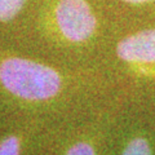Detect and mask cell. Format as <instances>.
Instances as JSON below:
<instances>
[{"mask_svg":"<svg viewBox=\"0 0 155 155\" xmlns=\"http://www.w3.org/2000/svg\"><path fill=\"white\" fill-rule=\"evenodd\" d=\"M0 81L21 98L48 100L61 89V78L49 66L25 58H7L0 64Z\"/></svg>","mask_w":155,"mask_h":155,"instance_id":"6da1fadb","label":"cell"},{"mask_svg":"<svg viewBox=\"0 0 155 155\" xmlns=\"http://www.w3.org/2000/svg\"><path fill=\"white\" fill-rule=\"evenodd\" d=\"M56 21L62 35L74 43L89 39L97 26L93 11L85 0H60Z\"/></svg>","mask_w":155,"mask_h":155,"instance_id":"7a4b0ae2","label":"cell"},{"mask_svg":"<svg viewBox=\"0 0 155 155\" xmlns=\"http://www.w3.org/2000/svg\"><path fill=\"white\" fill-rule=\"evenodd\" d=\"M123 61L133 64H155V28L124 38L116 48Z\"/></svg>","mask_w":155,"mask_h":155,"instance_id":"3957f363","label":"cell"},{"mask_svg":"<svg viewBox=\"0 0 155 155\" xmlns=\"http://www.w3.org/2000/svg\"><path fill=\"white\" fill-rule=\"evenodd\" d=\"M26 0H0V21L8 22L19 13Z\"/></svg>","mask_w":155,"mask_h":155,"instance_id":"277c9868","label":"cell"},{"mask_svg":"<svg viewBox=\"0 0 155 155\" xmlns=\"http://www.w3.org/2000/svg\"><path fill=\"white\" fill-rule=\"evenodd\" d=\"M122 155H151V150L146 140L134 138L128 143Z\"/></svg>","mask_w":155,"mask_h":155,"instance_id":"5b68a950","label":"cell"},{"mask_svg":"<svg viewBox=\"0 0 155 155\" xmlns=\"http://www.w3.org/2000/svg\"><path fill=\"white\" fill-rule=\"evenodd\" d=\"M0 155H19V142L16 137H7L0 142Z\"/></svg>","mask_w":155,"mask_h":155,"instance_id":"8992f818","label":"cell"},{"mask_svg":"<svg viewBox=\"0 0 155 155\" xmlns=\"http://www.w3.org/2000/svg\"><path fill=\"white\" fill-rule=\"evenodd\" d=\"M66 155H94V151L88 143L85 142H79L74 145Z\"/></svg>","mask_w":155,"mask_h":155,"instance_id":"52a82bcc","label":"cell"},{"mask_svg":"<svg viewBox=\"0 0 155 155\" xmlns=\"http://www.w3.org/2000/svg\"><path fill=\"white\" fill-rule=\"evenodd\" d=\"M125 3L129 4H143V3H150V2H155V0H123Z\"/></svg>","mask_w":155,"mask_h":155,"instance_id":"ba28073f","label":"cell"}]
</instances>
